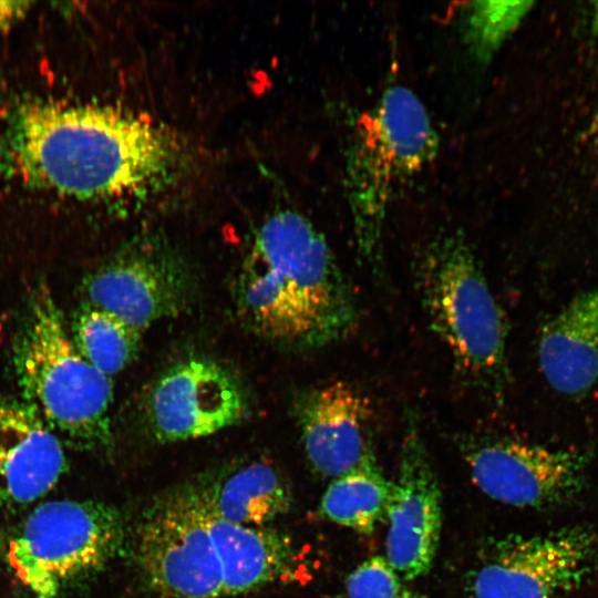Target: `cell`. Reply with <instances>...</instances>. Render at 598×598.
<instances>
[{
	"mask_svg": "<svg viewBox=\"0 0 598 598\" xmlns=\"http://www.w3.org/2000/svg\"><path fill=\"white\" fill-rule=\"evenodd\" d=\"M179 150L152 120L123 109L24 100L0 127V174L76 199L114 198L157 186Z\"/></svg>",
	"mask_w": 598,
	"mask_h": 598,
	"instance_id": "1",
	"label": "cell"
},
{
	"mask_svg": "<svg viewBox=\"0 0 598 598\" xmlns=\"http://www.w3.org/2000/svg\"><path fill=\"white\" fill-rule=\"evenodd\" d=\"M233 299L244 328L290 350L339 342L360 320L353 289L324 236L292 209L258 226L234 279Z\"/></svg>",
	"mask_w": 598,
	"mask_h": 598,
	"instance_id": "2",
	"label": "cell"
},
{
	"mask_svg": "<svg viewBox=\"0 0 598 598\" xmlns=\"http://www.w3.org/2000/svg\"><path fill=\"white\" fill-rule=\"evenodd\" d=\"M413 272L429 326L456 370L502 405L511 380L508 327L470 241L458 230L435 235L419 250Z\"/></svg>",
	"mask_w": 598,
	"mask_h": 598,
	"instance_id": "3",
	"label": "cell"
},
{
	"mask_svg": "<svg viewBox=\"0 0 598 598\" xmlns=\"http://www.w3.org/2000/svg\"><path fill=\"white\" fill-rule=\"evenodd\" d=\"M437 133L422 100L402 84L388 86L354 125L346 156V193L357 255L384 278V226L399 186L435 156Z\"/></svg>",
	"mask_w": 598,
	"mask_h": 598,
	"instance_id": "4",
	"label": "cell"
},
{
	"mask_svg": "<svg viewBox=\"0 0 598 598\" xmlns=\"http://www.w3.org/2000/svg\"><path fill=\"white\" fill-rule=\"evenodd\" d=\"M66 328L50 289L39 285L14 350L21 399L59 437L83 450H111V377L80 353Z\"/></svg>",
	"mask_w": 598,
	"mask_h": 598,
	"instance_id": "5",
	"label": "cell"
},
{
	"mask_svg": "<svg viewBox=\"0 0 598 598\" xmlns=\"http://www.w3.org/2000/svg\"><path fill=\"white\" fill-rule=\"evenodd\" d=\"M125 524L114 506L55 499L37 506L11 539L7 558L37 598H55L103 570L124 549Z\"/></svg>",
	"mask_w": 598,
	"mask_h": 598,
	"instance_id": "6",
	"label": "cell"
},
{
	"mask_svg": "<svg viewBox=\"0 0 598 598\" xmlns=\"http://www.w3.org/2000/svg\"><path fill=\"white\" fill-rule=\"evenodd\" d=\"M142 577L157 598H223L208 509L194 483L153 501L137 529Z\"/></svg>",
	"mask_w": 598,
	"mask_h": 598,
	"instance_id": "7",
	"label": "cell"
},
{
	"mask_svg": "<svg viewBox=\"0 0 598 598\" xmlns=\"http://www.w3.org/2000/svg\"><path fill=\"white\" fill-rule=\"evenodd\" d=\"M197 286L192 265L166 237L143 233L92 271L82 291L84 302L143 332L189 310Z\"/></svg>",
	"mask_w": 598,
	"mask_h": 598,
	"instance_id": "8",
	"label": "cell"
},
{
	"mask_svg": "<svg viewBox=\"0 0 598 598\" xmlns=\"http://www.w3.org/2000/svg\"><path fill=\"white\" fill-rule=\"evenodd\" d=\"M249 399L229 368L202 357H187L167 367L146 390L142 416L159 443L205 437L240 423Z\"/></svg>",
	"mask_w": 598,
	"mask_h": 598,
	"instance_id": "9",
	"label": "cell"
},
{
	"mask_svg": "<svg viewBox=\"0 0 598 598\" xmlns=\"http://www.w3.org/2000/svg\"><path fill=\"white\" fill-rule=\"evenodd\" d=\"M596 553L578 528L501 540L472 576L473 598H556L579 585Z\"/></svg>",
	"mask_w": 598,
	"mask_h": 598,
	"instance_id": "10",
	"label": "cell"
},
{
	"mask_svg": "<svg viewBox=\"0 0 598 598\" xmlns=\"http://www.w3.org/2000/svg\"><path fill=\"white\" fill-rule=\"evenodd\" d=\"M472 481L488 497L514 507L558 504L581 485L584 457L509 437L472 439L463 446Z\"/></svg>",
	"mask_w": 598,
	"mask_h": 598,
	"instance_id": "11",
	"label": "cell"
},
{
	"mask_svg": "<svg viewBox=\"0 0 598 598\" xmlns=\"http://www.w3.org/2000/svg\"><path fill=\"white\" fill-rule=\"evenodd\" d=\"M385 518L388 563L404 580L426 575L440 544L442 495L417 415L410 410Z\"/></svg>",
	"mask_w": 598,
	"mask_h": 598,
	"instance_id": "12",
	"label": "cell"
},
{
	"mask_svg": "<svg viewBox=\"0 0 598 598\" xmlns=\"http://www.w3.org/2000/svg\"><path fill=\"white\" fill-rule=\"evenodd\" d=\"M361 391L333 381L299 391L292 413L311 467L332 480L372 455V409Z\"/></svg>",
	"mask_w": 598,
	"mask_h": 598,
	"instance_id": "13",
	"label": "cell"
},
{
	"mask_svg": "<svg viewBox=\"0 0 598 598\" xmlns=\"http://www.w3.org/2000/svg\"><path fill=\"white\" fill-rule=\"evenodd\" d=\"M66 466L60 437L22 399L0 394V505H29Z\"/></svg>",
	"mask_w": 598,
	"mask_h": 598,
	"instance_id": "14",
	"label": "cell"
},
{
	"mask_svg": "<svg viewBox=\"0 0 598 598\" xmlns=\"http://www.w3.org/2000/svg\"><path fill=\"white\" fill-rule=\"evenodd\" d=\"M537 355L557 392L579 396L592 389L598 382V286L575 295L543 324Z\"/></svg>",
	"mask_w": 598,
	"mask_h": 598,
	"instance_id": "15",
	"label": "cell"
},
{
	"mask_svg": "<svg viewBox=\"0 0 598 598\" xmlns=\"http://www.w3.org/2000/svg\"><path fill=\"white\" fill-rule=\"evenodd\" d=\"M194 484L208 512L234 524L264 526L286 514L292 503L288 482L264 458L236 462Z\"/></svg>",
	"mask_w": 598,
	"mask_h": 598,
	"instance_id": "16",
	"label": "cell"
},
{
	"mask_svg": "<svg viewBox=\"0 0 598 598\" xmlns=\"http://www.w3.org/2000/svg\"><path fill=\"white\" fill-rule=\"evenodd\" d=\"M209 528L220 565L224 597L247 594L293 575L295 549L281 532L229 523L210 513Z\"/></svg>",
	"mask_w": 598,
	"mask_h": 598,
	"instance_id": "17",
	"label": "cell"
},
{
	"mask_svg": "<svg viewBox=\"0 0 598 598\" xmlns=\"http://www.w3.org/2000/svg\"><path fill=\"white\" fill-rule=\"evenodd\" d=\"M392 491L374 453L352 471L333 478L320 502V513L328 520L370 535L386 517Z\"/></svg>",
	"mask_w": 598,
	"mask_h": 598,
	"instance_id": "18",
	"label": "cell"
},
{
	"mask_svg": "<svg viewBox=\"0 0 598 598\" xmlns=\"http://www.w3.org/2000/svg\"><path fill=\"white\" fill-rule=\"evenodd\" d=\"M69 331L80 353L109 377L120 373L133 362L140 351L143 333L86 302L74 312Z\"/></svg>",
	"mask_w": 598,
	"mask_h": 598,
	"instance_id": "19",
	"label": "cell"
},
{
	"mask_svg": "<svg viewBox=\"0 0 598 598\" xmlns=\"http://www.w3.org/2000/svg\"><path fill=\"white\" fill-rule=\"evenodd\" d=\"M530 1H473L463 8L464 39L481 61L488 60L532 10Z\"/></svg>",
	"mask_w": 598,
	"mask_h": 598,
	"instance_id": "20",
	"label": "cell"
},
{
	"mask_svg": "<svg viewBox=\"0 0 598 598\" xmlns=\"http://www.w3.org/2000/svg\"><path fill=\"white\" fill-rule=\"evenodd\" d=\"M401 577L385 557L373 556L359 564L348 576L349 598H401Z\"/></svg>",
	"mask_w": 598,
	"mask_h": 598,
	"instance_id": "21",
	"label": "cell"
},
{
	"mask_svg": "<svg viewBox=\"0 0 598 598\" xmlns=\"http://www.w3.org/2000/svg\"><path fill=\"white\" fill-rule=\"evenodd\" d=\"M33 3L18 0H0V33L22 19Z\"/></svg>",
	"mask_w": 598,
	"mask_h": 598,
	"instance_id": "22",
	"label": "cell"
},
{
	"mask_svg": "<svg viewBox=\"0 0 598 598\" xmlns=\"http://www.w3.org/2000/svg\"><path fill=\"white\" fill-rule=\"evenodd\" d=\"M591 18H592L594 37H595L597 48H598V2H595L592 4Z\"/></svg>",
	"mask_w": 598,
	"mask_h": 598,
	"instance_id": "23",
	"label": "cell"
},
{
	"mask_svg": "<svg viewBox=\"0 0 598 598\" xmlns=\"http://www.w3.org/2000/svg\"><path fill=\"white\" fill-rule=\"evenodd\" d=\"M401 598H420V597L417 595L404 589Z\"/></svg>",
	"mask_w": 598,
	"mask_h": 598,
	"instance_id": "24",
	"label": "cell"
}]
</instances>
